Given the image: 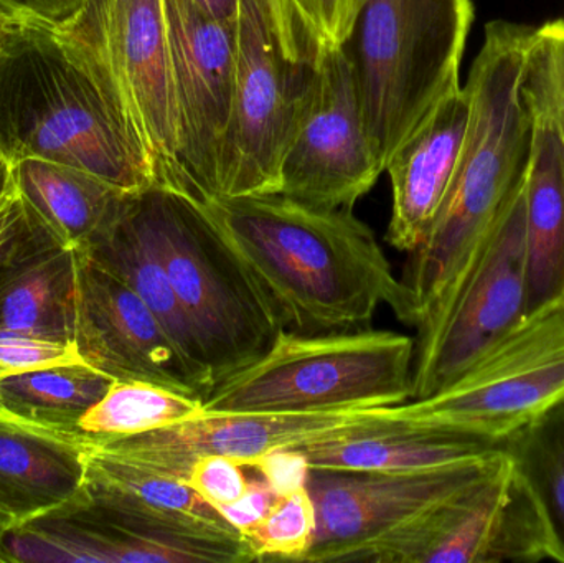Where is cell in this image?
Segmentation results:
<instances>
[{"instance_id":"obj_1","label":"cell","mask_w":564,"mask_h":563,"mask_svg":"<svg viewBox=\"0 0 564 563\" xmlns=\"http://www.w3.org/2000/svg\"><path fill=\"white\" fill-rule=\"evenodd\" d=\"M198 202V201H197ZM295 334L351 331L381 306L410 324V301L373 230L348 208H324L282 194L198 202Z\"/></svg>"},{"instance_id":"obj_2","label":"cell","mask_w":564,"mask_h":563,"mask_svg":"<svg viewBox=\"0 0 564 563\" xmlns=\"http://www.w3.org/2000/svg\"><path fill=\"white\" fill-rule=\"evenodd\" d=\"M0 154L73 165L124 192L158 184L105 56L75 22L3 29Z\"/></svg>"},{"instance_id":"obj_3","label":"cell","mask_w":564,"mask_h":563,"mask_svg":"<svg viewBox=\"0 0 564 563\" xmlns=\"http://www.w3.org/2000/svg\"><path fill=\"white\" fill-rule=\"evenodd\" d=\"M535 29L494 20L470 66V118L449 192L401 278L410 324L420 326L449 294L482 247L510 198L525 184L533 116L522 73Z\"/></svg>"},{"instance_id":"obj_4","label":"cell","mask_w":564,"mask_h":563,"mask_svg":"<svg viewBox=\"0 0 564 563\" xmlns=\"http://www.w3.org/2000/svg\"><path fill=\"white\" fill-rule=\"evenodd\" d=\"M131 201L192 324L215 387L261 359L284 329L200 204L159 184L132 192Z\"/></svg>"},{"instance_id":"obj_5","label":"cell","mask_w":564,"mask_h":563,"mask_svg":"<svg viewBox=\"0 0 564 563\" xmlns=\"http://www.w3.org/2000/svg\"><path fill=\"white\" fill-rule=\"evenodd\" d=\"M473 0H358L347 45L368 139L381 167L431 109L460 88Z\"/></svg>"},{"instance_id":"obj_6","label":"cell","mask_w":564,"mask_h":563,"mask_svg":"<svg viewBox=\"0 0 564 563\" xmlns=\"http://www.w3.org/2000/svg\"><path fill=\"white\" fill-rule=\"evenodd\" d=\"M414 339L393 331H282L257 362L215 387L205 413H311L413 399Z\"/></svg>"},{"instance_id":"obj_7","label":"cell","mask_w":564,"mask_h":563,"mask_svg":"<svg viewBox=\"0 0 564 563\" xmlns=\"http://www.w3.org/2000/svg\"><path fill=\"white\" fill-rule=\"evenodd\" d=\"M361 562L564 563V549L539 496L503 452L490 472Z\"/></svg>"},{"instance_id":"obj_8","label":"cell","mask_w":564,"mask_h":563,"mask_svg":"<svg viewBox=\"0 0 564 563\" xmlns=\"http://www.w3.org/2000/svg\"><path fill=\"white\" fill-rule=\"evenodd\" d=\"M525 184L440 306L416 327L413 399L446 389L527 317Z\"/></svg>"},{"instance_id":"obj_9","label":"cell","mask_w":564,"mask_h":563,"mask_svg":"<svg viewBox=\"0 0 564 563\" xmlns=\"http://www.w3.org/2000/svg\"><path fill=\"white\" fill-rule=\"evenodd\" d=\"M563 399L564 300L527 316L446 389L400 410L503 443Z\"/></svg>"},{"instance_id":"obj_10","label":"cell","mask_w":564,"mask_h":563,"mask_svg":"<svg viewBox=\"0 0 564 563\" xmlns=\"http://www.w3.org/2000/svg\"><path fill=\"white\" fill-rule=\"evenodd\" d=\"M311 66L285 55L274 0H240L234 112L217 197L280 192L281 162Z\"/></svg>"},{"instance_id":"obj_11","label":"cell","mask_w":564,"mask_h":563,"mask_svg":"<svg viewBox=\"0 0 564 563\" xmlns=\"http://www.w3.org/2000/svg\"><path fill=\"white\" fill-rule=\"evenodd\" d=\"M381 174L365 128L354 56L347 45L328 50L308 72L278 194L315 207L351 210Z\"/></svg>"},{"instance_id":"obj_12","label":"cell","mask_w":564,"mask_h":563,"mask_svg":"<svg viewBox=\"0 0 564 563\" xmlns=\"http://www.w3.org/2000/svg\"><path fill=\"white\" fill-rule=\"evenodd\" d=\"M502 456L421 473L311 469L305 488L315 531L301 562L364 561L375 545L486 475Z\"/></svg>"},{"instance_id":"obj_13","label":"cell","mask_w":564,"mask_h":563,"mask_svg":"<svg viewBox=\"0 0 564 563\" xmlns=\"http://www.w3.org/2000/svg\"><path fill=\"white\" fill-rule=\"evenodd\" d=\"M73 22L105 56L158 184L187 194L164 0H86Z\"/></svg>"},{"instance_id":"obj_14","label":"cell","mask_w":564,"mask_h":563,"mask_svg":"<svg viewBox=\"0 0 564 563\" xmlns=\"http://www.w3.org/2000/svg\"><path fill=\"white\" fill-rule=\"evenodd\" d=\"M181 162L187 195H218V172L235 99L237 22H221L191 0H164Z\"/></svg>"},{"instance_id":"obj_15","label":"cell","mask_w":564,"mask_h":563,"mask_svg":"<svg viewBox=\"0 0 564 563\" xmlns=\"http://www.w3.org/2000/svg\"><path fill=\"white\" fill-rule=\"evenodd\" d=\"M397 412L398 407L311 413H204L142 435L86 445L185 481L192 465L205 456H224L250 468L268 453L345 435Z\"/></svg>"},{"instance_id":"obj_16","label":"cell","mask_w":564,"mask_h":563,"mask_svg":"<svg viewBox=\"0 0 564 563\" xmlns=\"http://www.w3.org/2000/svg\"><path fill=\"white\" fill-rule=\"evenodd\" d=\"M73 344L83 362L116 382L154 383L204 402L210 397L148 304L82 251Z\"/></svg>"},{"instance_id":"obj_17","label":"cell","mask_w":564,"mask_h":563,"mask_svg":"<svg viewBox=\"0 0 564 563\" xmlns=\"http://www.w3.org/2000/svg\"><path fill=\"white\" fill-rule=\"evenodd\" d=\"M533 116L525 177L527 316L564 300V129L556 102L552 46L535 29L522 73Z\"/></svg>"},{"instance_id":"obj_18","label":"cell","mask_w":564,"mask_h":563,"mask_svg":"<svg viewBox=\"0 0 564 563\" xmlns=\"http://www.w3.org/2000/svg\"><path fill=\"white\" fill-rule=\"evenodd\" d=\"M78 250L63 243L26 204L0 251V331L73 344Z\"/></svg>"},{"instance_id":"obj_19","label":"cell","mask_w":564,"mask_h":563,"mask_svg":"<svg viewBox=\"0 0 564 563\" xmlns=\"http://www.w3.org/2000/svg\"><path fill=\"white\" fill-rule=\"evenodd\" d=\"M469 118V93L460 86L431 109L388 161L393 208L387 241L394 250L410 253L430 231L456 175Z\"/></svg>"},{"instance_id":"obj_20","label":"cell","mask_w":564,"mask_h":563,"mask_svg":"<svg viewBox=\"0 0 564 563\" xmlns=\"http://www.w3.org/2000/svg\"><path fill=\"white\" fill-rule=\"evenodd\" d=\"M0 563H181L85 488L72 501L0 532Z\"/></svg>"},{"instance_id":"obj_21","label":"cell","mask_w":564,"mask_h":563,"mask_svg":"<svg viewBox=\"0 0 564 563\" xmlns=\"http://www.w3.org/2000/svg\"><path fill=\"white\" fill-rule=\"evenodd\" d=\"M311 469L421 473L447 468L503 452V443L441 423L390 419L302 446Z\"/></svg>"},{"instance_id":"obj_22","label":"cell","mask_w":564,"mask_h":563,"mask_svg":"<svg viewBox=\"0 0 564 563\" xmlns=\"http://www.w3.org/2000/svg\"><path fill=\"white\" fill-rule=\"evenodd\" d=\"M86 462L82 440L0 419V532L72 501Z\"/></svg>"},{"instance_id":"obj_23","label":"cell","mask_w":564,"mask_h":563,"mask_svg":"<svg viewBox=\"0 0 564 563\" xmlns=\"http://www.w3.org/2000/svg\"><path fill=\"white\" fill-rule=\"evenodd\" d=\"M86 448L85 491L96 501L162 531L243 538L187 481L88 445Z\"/></svg>"},{"instance_id":"obj_24","label":"cell","mask_w":564,"mask_h":563,"mask_svg":"<svg viewBox=\"0 0 564 563\" xmlns=\"http://www.w3.org/2000/svg\"><path fill=\"white\" fill-rule=\"evenodd\" d=\"M132 192L122 197L111 220L78 251L124 281L161 321L172 343L195 376L215 389L214 377L198 346L171 278L152 247L151 238L135 212Z\"/></svg>"},{"instance_id":"obj_25","label":"cell","mask_w":564,"mask_h":563,"mask_svg":"<svg viewBox=\"0 0 564 563\" xmlns=\"http://www.w3.org/2000/svg\"><path fill=\"white\" fill-rule=\"evenodd\" d=\"M13 184L46 227L75 250L111 220L129 194L98 175L42 159L15 162Z\"/></svg>"},{"instance_id":"obj_26","label":"cell","mask_w":564,"mask_h":563,"mask_svg":"<svg viewBox=\"0 0 564 563\" xmlns=\"http://www.w3.org/2000/svg\"><path fill=\"white\" fill-rule=\"evenodd\" d=\"M115 382L88 364H59L2 377L0 405L13 422L75 436L76 423Z\"/></svg>"},{"instance_id":"obj_27","label":"cell","mask_w":564,"mask_h":563,"mask_svg":"<svg viewBox=\"0 0 564 563\" xmlns=\"http://www.w3.org/2000/svg\"><path fill=\"white\" fill-rule=\"evenodd\" d=\"M204 400L148 382H115L76 423L82 442L128 439L204 415Z\"/></svg>"},{"instance_id":"obj_28","label":"cell","mask_w":564,"mask_h":563,"mask_svg":"<svg viewBox=\"0 0 564 563\" xmlns=\"http://www.w3.org/2000/svg\"><path fill=\"white\" fill-rule=\"evenodd\" d=\"M529 481L564 549V399L503 442Z\"/></svg>"},{"instance_id":"obj_29","label":"cell","mask_w":564,"mask_h":563,"mask_svg":"<svg viewBox=\"0 0 564 563\" xmlns=\"http://www.w3.org/2000/svg\"><path fill=\"white\" fill-rule=\"evenodd\" d=\"M285 55L312 65L322 53L350 42L358 0H274Z\"/></svg>"},{"instance_id":"obj_30","label":"cell","mask_w":564,"mask_h":563,"mask_svg":"<svg viewBox=\"0 0 564 563\" xmlns=\"http://www.w3.org/2000/svg\"><path fill=\"white\" fill-rule=\"evenodd\" d=\"M314 531V505L307 488H302L282 496L264 521L241 535L257 562H301L311 548Z\"/></svg>"},{"instance_id":"obj_31","label":"cell","mask_w":564,"mask_h":563,"mask_svg":"<svg viewBox=\"0 0 564 563\" xmlns=\"http://www.w3.org/2000/svg\"><path fill=\"white\" fill-rule=\"evenodd\" d=\"M73 362H83L75 344L0 331V379Z\"/></svg>"},{"instance_id":"obj_32","label":"cell","mask_w":564,"mask_h":563,"mask_svg":"<svg viewBox=\"0 0 564 563\" xmlns=\"http://www.w3.org/2000/svg\"><path fill=\"white\" fill-rule=\"evenodd\" d=\"M185 481L215 508L234 505L243 498L250 485L243 466L224 456H205L197 459Z\"/></svg>"},{"instance_id":"obj_33","label":"cell","mask_w":564,"mask_h":563,"mask_svg":"<svg viewBox=\"0 0 564 563\" xmlns=\"http://www.w3.org/2000/svg\"><path fill=\"white\" fill-rule=\"evenodd\" d=\"M85 3L86 0H0V19L7 23L66 26Z\"/></svg>"},{"instance_id":"obj_34","label":"cell","mask_w":564,"mask_h":563,"mask_svg":"<svg viewBox=\"0 0 564 563\" xmlns=\"http://www.w3.org/2000/svg\"><path fill=\"white\" fill-rule=\"evenodd\" d=\"M257 469L280 496L292 495L307 485L308 468L304 453L299 448L276 450L258 459Z\"/></svg>"},{"instance_id":"obj_35","label":"cell","mask_w":564,"mask_h":563,"mask_svg":"<svg viewBox=\"0 0 564 563\" xmlns=\"http://www.w3.org/2000/svg\"><path fill=\"white\" fill-rule=\"evenodd\" d=\"M258 475H260L258 478H250V485H248L243 498L238 499L234 505L218 508V511L241 534L257 528L261 521H264L282 498L271 488L270 483L263 478L261 473H258Z\"/></svg>"},{"instance_id":"obj_36","label":"cell","mask_w":564,"mask_h":563,"mask_svg":"<svg viewBox=\"0 0 564 563\" xmlns=\"http://www.w3.org/2000/svg\"><path fill=\"white\" fill-rule=\"evenodd\" d=\"M552 46L553 75H555L556 102L564 129V19L540 26Z\"/></svg>"},{"instance_id":"obj_37","label":"cell","mask_w":564,"mask_h":563,"mask_svg":"<svg viewBox=\"0 0 564 563\" xmlns=\"http://www.w3.org/2000/svg\"><path fill=\"white\" fill-rule=\"evenodd\" d=\"M25 210L26 202L20 197L17 191L0 205V251L19 227Z\"/></svg>"},{"instance_id":"obj_38","label":"cell","mask_w":564,"mask_h":563,"mask_svg":"<svg viewBox=\"0 0 564 563\" xmlns=\"http://www.w3.org/2000/svg\"><path fill=\"white\" fill-rule=\"evenodd\" d=\"M205 15L221 22H237L240 0H191Z\"/></svg>"},{"instance_id":"obj_39","label":"cell","mask_w":564,"mask_h":563,"mask_svg":"<svg viewBox=\"0 0 564 563\" xmlns=\"http://www.w3.org/2000/svg\"><path fill=\"white\" fill-rule=\"evenodd\" d=\"M15 192L13 184V165L0 154V205Z\"/></svg>"},{"instance_id":"obj_40","label":"cell","mask_w":564,"mask_h":563,"mask_svg":"<svg viewBox=\"0 0 564 563\" xmlns=\"http://www.w3.org/2000/svg\"><path fill=\"white\" fill-rule=\"evenodd\" d=\"M6 20L0 19V35H2L3 29H6Z\"/></svg>"},{"instance_id":"obj_41","label":"cell","mask_w":564,"mask_h":563,"mask_svg":"<svg viewBox=\"0 0 564 563\" xmlns=\"http://www.w3.org/2000/svg\"><path fill=\"white\" fill-rule=\"evenodd\" d=\"M0 419L10 420L9 416L6 415V412H3L2 405H0Z\"/></svg>"}]
</instances>
